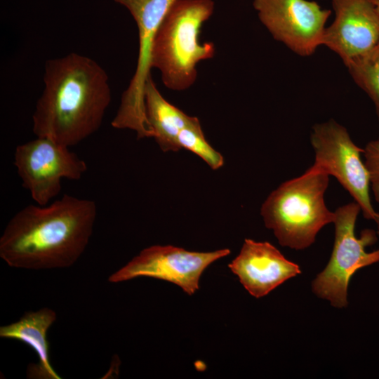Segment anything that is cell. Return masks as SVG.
<instances>
[{"label":"cell","mask_w":379,"mask_h":379,"mask_svg":"<svg viewBox=\"0 0 379 379\" xmlns=\"http://www.w3.org/2000/svg\"><path fill=\"white\" fill-rule=\"evenodd\" d=\"M127 8L138 29L139 51L135 74L123 93L112 121L117 129L135 131L138 139L152 138L145 112V87L151 75L152 52L157 32L175 0H114Z\"/></svg>","instance_id":"cell-7"},{"label":"cell","mask_w":379,"mask_h":379,"mask_svg":"<svg viewBox=\"0 0 379 379\" xmlns=\"http://www.w3.org/2000/svg\"><path fill=\"white\" fill-rule=\"evenodd\" d=\"M44 81L32 116L36 137L70 147L100 128L112 94L98 62L76 53L48 60Z\"/></svg>","instance_id":"cell-2"},{"label":"cell","mask_w":379,"mask_h":379,"mask_svg":"<svg viewBox=\"0 0 379 379\" xmlns=\"http://www.w3.org/2000/svg\"><path fill=\"white\" fill-rule=\"evenodd\" d=\"M145 112L152 138L164 152L178 151L180 131L199 119L186 114L168 102L158 90L150 75L145 87Z\"/></svg>","instance_id":"cell-14"},{"label":"cell","mask_w":379,"mask_h":379,"mask_svg":"<svg viewBox=\"0 0 379 379\" xmlns=\"http://www.w3.org/2000/svg\"><path fill=\"white\" fill-rule=\"evenodd\" d=\"M96 215L93 200L69 194L48 205L29 204L6 226L0 238V257L19 269L71 267L88 246Z\"/></svg>","instance_id":"cell-1"},{"label":"cell","mask_w":379,"mask_h":379,"mask_svg":"<svg viewBox=\"0 0 379 379\" xmlns=\"http://www.w3.org/2000/svg\"><path fill=\"white\" fill-rule=\"evenodd\" d=\"M240 283L253 297L260 298L301 271L272 244L246 239L239 255L228 265Z\"/></svg>","instance_id":"cell-12"},{"label":"cell","mask_w":379,"mask_h":379,"mask_svg":"<svg viewBox=\"0 0 379 379\" xmlns=\"http://www.w3.org/2000/svg\"><path fill=\"white\" fill-rule=\"evenodd\" d=\"M13 164L22 187L41 206L60 193L62 179L79 180L87 170L86 162L69 147L42 137L18 145Z\"/></svg>","instance_id":"cell-8"},{"label":"cell","mask_w":379,"mask_h":379,"mask_svg":"<svg viewBox=\"0 0 379 379\" xmlns=\"http://www.w3.org/2000/svg\"><path fill=\"white\" fill-rule=\"evenodd\" d=\"M214 5L213 0H175L163 19L155 36L151 65L160 71L168 88H190L197 79V64L214 56V44H201L199 40L201 27L212 15Z\"/></svg>","instance_id":"cell-3"},{"label":"cell","mask_w":379,"mask_h":379,"mask_svg":"<svg viewBox=\"0 0 379 379\" xmlns=\"http://www.w3.org/2000/svg\"><path fill=\"white\" fill-rule=\"evenodd\" d=\"M260 22L274 39L300 56L314 53L322 45L331 13L309 0H253Z\"/></svg>","instance_id":"cell-10"},{"label":"cell","mask_w":379,"mask_h":379,"mask_svg":"<svg viewBox=\"0 0 379 379\" xmlns=\"http://www.w3.org/2000/svg\"><path fill=\"white\" fill-rule=\"evenodd\" d=\"M376 8L379 13V0H376Z\"/></svg>","instance_id":"cell-19"},{"label":"cell","mask_w":379,"mask_h":379,"mask_svg":"<svg viewBox=\"0 0 379 379\" xmlns=\"http://www.w3.org/2000/svg\"><path fill=\"white\" fill-rule=\"evenodd\" d=\"M373 220L376 223L377 225V232L376 234L379 237V212H377Z\"/></svg>","instance_id":"cell-18"},{"label":"cell","mask_w":379,"mask_h":379,"mask_svg":"<svg viewBox=\"0 0 379 379\" xmlns=\"http://www.w3.org/2000/svg\"><path fill=\"white\" fill-rule=\"evenodd\" d=\"M57 314L50 308L25 312L12 324L0 327V337L14 339L29 345L37 354L39 363L30 366L27 371L30 378L60 379L51 366L49 357V343L47 333L55 321Z\"/></svg>","instance_id":"cell-13"},{"label":"cell","mask_w":379,"mask_h":379,"mask_svg":"<svg viewBox=\"0 0 379 379\" xmlns=\"http://www.w3.org/2000/svg\"><path fill=\"white\" fill-rule=\"evenodd\" d=\"M180 149H187L199 157L212 169L217 170L224 165L222 154L213 149L206 140L199 120L182 128L178 136Z\"/></svg>","instance_id":"cell-16"},{"label":"cell","mask_w":379,"mask_h":379,"mask_svg":"<svg viewBox=\"0 0 379 379\" xmlns=\"http://www.w3.org/2000/svg\"><path fill=\"white\" fill-rule=\"evenodd\" d=\"M310 142L314 162L309 169L332 175L357 202L363 216L374 219L377 212L370 197V177L362 161L364 149L352 140L345 127L333 119L317 124Z\"/></svg>","instance_id":"cell-6"},{"label":"cell","mask_w":379,"mask_h":379,"mask_svg":"<svg viewBox=\"0 0 379 379\" xmlns=\"http://www.w3.org/2000/svg\"><path fill=\"white\" fill-rule=\"evenodd\" d=\"M345 66L354 82L372 100L379 120V44Z\"/></svg>","instance_id":"cell-15"},{"label":"cell","mask_w":379,"mask_h":379,"mask_svg":"<svg viewBox=\"0 0 379 379\" xmlns=\"http://www.w3.org/2000/svg\"><path fill=\"white\" fill-rule=\"evenodd\" d=\"M361 212L354 201L339 206L335 211V239L330 260L313 280L312 288L319 298L338 308L347 304V289L351 277L359 269L379 262V248L371 253L366 248L377 241L376 232L364 230L355 234L357 216Z\"/></svg>","instance_id":"cell-5"},{"label":"cell","mask_w":379,"mask_h":379,"mask_svg":"<svg viewBox=\"0 0 379 379\" xmlns=\"http://www.w3.org/2000/svg\"><path fill=\"white\" fill-rule=\"evenodd\" d=\"M363 154L369 173L371 190L375 200L379 203V140L368 142Z\"/></svg>","instance_id":"cell-17"},{"label":"cell","mask_w":379,"mask_h":379,"mask_svg":"<svg viewBox=\"0 0 379 379\" xmlns=\"http://www.w3.org/2000/svg\"><path fill=\"white\" fill-rule=\"evenodd\" d=\"M230 253L228 248L197 252L171 245L152 246L111 274L108 281L119 283L137 277H151L173 283L187 294L192 295L199 288L204 270Z\"/></svg>","instance_id":"cell-9"},{"label":"cell","mask_w":379,"mask_h":379,"mask_svg":"<svg viewBox=\"0 0 379 379\" xmlns=\"http://www.w3.org/2000/svg\"><path fill=\"white\" fill-rule=\"evenodd\" d=\"M329 175L307 169L281 183L263 202L260 214L279 244L295 250L310 246L318 232L333 223L335 213L326 205Z\"/></svg>","instance_id":"cell-4"},{"label":"cell","mask_w":379,"mask_h":379,"mask_svg":"<svg viewBox=\"0 0 379 379\" xmlns=\"http://www.w3.org/2000/svg\"><path fill=\"white\" fill-rule=\"evenodd\" d=\"M335 18L326 27L322 45L337 53L344 64L379 44L376 0H331Z\"/></svg>","instance_id":"cell-11"}]
</instances>
